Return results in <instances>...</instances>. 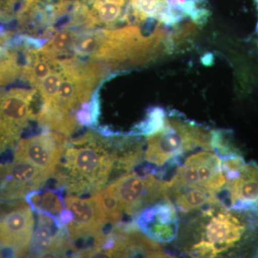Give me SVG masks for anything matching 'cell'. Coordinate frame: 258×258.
I'll list each match as a JSON object with an SVG mask.
<instances>
[{
    "instance_id": "obj_6",
    "label": "cell",
    "mask_w": 258,
    "mask_h": 258,
    "mask_svg": "<svg viewBox=\"0 0 258 258\" xmlns=\"http://www.w3.org/2000/svg\"><path fill=\"white\" fill-rule=\"evenodd\" d=\"M34 230V217L30 205L15 204L0 216L1 252L14 257L26 254Z\"/></svg>"
},
{
    "instance_id": "obj_3",
    "label": "cell",
    "mask_w": 258,
    "mask_h": 258,
    "mask_svg": "<svg viewBox=\"0 0 258 258\" xmlns=\"http://www.w3.org/2000/svg\"><path fill=\"white\" fill-rule=\"evenodd\" d=\"M212 132L175 118H166L160 130L149 136L144 147V159L161 167L197 149L212 151Z\"/></svg>"
},
{
    "instance_id": "obj_10",
    "label": "cell",
    "mask_w": 258,
    "mask_h": 258,
    "mask_svg": "<svg viewBox=\"0 0 258 258\" xmlns=\"http://www.w3.org/2000/svg\"><path fill=\"white\" fill-rule=\"evenodd\" d=\"M51 176L33 164L15 160L0 167V199L26 197L28 193L40 189Z\"/></svg>"
},
{
    "instance_id": "obj_16",
    "label": "cell",
    "mask_w": 258,
    "mask_h": 258,
    "mask_svg": "<svg viewBox=\"0 0 258 258\" xmlns=\"http://www.w3.org/2000/svg\"><path fill=\"white\" fill-rule=\"evenodd\" d=\"M76 42V35L71 30H61L52 37L50 42L42 47L41 52L44 54L56 59L57 54L64 53L74 46Z\"/></svg>"
},
{
    "instance_id": "obj_15",
    "label": "cell",
    "mask_w": 258,
    "mask_h": 258,
    "mask_svg": "<svg viewBox=\"0 0 258 258\" xmlns=\"http://www.w3.org/2000/svg\"><path fill=\"white\" fill-rule=\"evenodd\" d=\"M22 71L18 54L7 46L6 39L0 35V85L13 82Z\"/></svg>"
},
{
    "instance_id": "obj_7",
    "label": "cell",
    "mask_w": 258,
    "mask_h": 258,
    "mask_svg": "<svg viewBox=\"0 0 258 258\" xmlns=\"http://www.w3.org/2000/svg\"><path fill=\"white\" fill-rule=\"evenodd\" d=\"M168 181L198 185L217 193L222 191L226 184L221 159L216 153L209 150L191 154L178 166L174 175Z\"/></svg>"
},
{
    "instance_id": "obj_1",
    "label": "cell",
    "mask_w": 258,
    "mask_h": 258,
    "mask_svg": "<svg viewBox=\"0 0 258 258\" xmlns=\"http://www.w3.org/2000/svg\"><path fill=\"white\" fill-rule=\"evenodd\" d=\"M195 239L185 251L191 257H258V215L217 205L201 212Z\"/></svg>"
},
{
    "instance_id": "obj_17",
    "label": "cell",
    "mask_w": 258,
    "mask_h": 258,
    "mask_svg": "<svg viewBox=\"0 0 258 258\" xmlns=\"http://www.w3.org/2000/svg\"><path fill=\"white\" fill-rule=\"evenodd\" d=\"M64 79L63 71L52 70L48 76L39 85L38 88L42 99L45 102L43 107H50L55 103L61 83Z\"/></svg>"
},
{
    "instance_id": "obj_12",
    "label": "cell",
    "mask_w": 258,
    "mask_h": 258,
    "mask_svg": "<svg viewBox=\"0 0 258 258\" xmlns=\"http://www.w3.org/2000/svg\"><path fill=\"white\" fill-rule=\"evenodd\" d=\"M62 188L50 189L45 191H33L26 195L28 205L33 210L45 212L59 219L64 210V202L62 200Z\"/></svg>"
},
{
    "instance_id": "obj_9",
    "label": "cell",
    "mask_w": 258,
    "mask_h": 258,
    "mask_svg": "<svg viewBox=\"0 0 258 258\" xmlns=\"http://www.w3.org/2000/svg\"><path fill=\"white\" fill-rule=\"evenodd\" d=\"M139 230L158 243H170L179 233L178 210L169 198H163L143 209L134 217Z\"/></svg>"
},
{
    "instance_id": "obj_20",
    "label": "cell",
    "mask_w": 258,
    "mask_h": 258,
    "mask_svg": "<svg viewBox=\"0 0 258 258\" xmlns=\"http://www.w3.org/2000/svg\"><path fill=\"white\" fill-rule=\"evenodd\" d=\"M164 112L161 108H156L149 112V116L134 131L135 135H152L160 130L165 123Z\"/></svg>"
},
{
    "instance_id": "obj_4",
    "label": "cell",
    "mask_w": 258,
    "mask_h": 258,
    "mask_svg": "<svg viewBox=\"0 0 258 258\" xmlns=\"http://www.w3.org/2000/svg\"><path fill=\"white\" fill-rule=\"evenodd\" d=\"M119 200L124 215L134 219L151 204L168 198L165 181L153 174H125L110 184Z\"/></svg>"
},
{
    "instance_id": "obj_8",
    "label": "cell",
    "mask_w": 258,
    "mask_h": 258,
    "mask_svg": "<svg viewBox=\"0 0 258 258\" xmlns=\"http://www.w3.org/2000/svg\"><path fill=\"white\" fill-rule=\"evenodd\" d=\"M68 144L67 136L53 132L23 139L17 146L15 160L26 161L52 176Z\"/></svg>"
},
{
    "instance_id": "obj_18",
    "label": "cell",
    "mask_w": 258,
    "mask_h": 258,
    "mask_svg": "<svg viewBox=\"0 0 258 258\" xmlns=\"http://www.w3.org/2000/svg\"><path fill=\"white\" fill-rule=\"evenodd\" d=\"M211 147L221 159L242 154L231 140L230 135L221 131H212Z\"/></svg>"
},
{
    "instance_id": "obj_2",
    "label": "cell",
    "mask_w": 258,
    "mask_h": 258,
    "mask_svg": "<svg viewBox=\"0 0 258 258\" xmlns=\"http://www.w3.org/2000/svg\"><path fill=\"white\" fill-rule=\"evenodd\" d=\"M122 142L109 143L91 134L74 140L62 155L57 174V188L70 195L98 192L118 169Z\"/></svg>"
},
{
    "instance_id": "obj_11",
    "label": "cell",
    "mask_w": 258,
    "mask_h": 258,
    "mask_svg": "<svg viewBox=\"0 0 258 258\" xmlns=\"http://www.w3.org/2000/svg\"><path fill=\"white\" fill-rule=\"evenodd\" d=\"M167 197L182 214L203 212L222 205L216 191L198 185L165 181Z\"/></svg>"
},
{
    "instance_id": "obj_19",
    "label": "cell",
    "mask_w": 258,
    "mask_h": 258,
    "mask_svg": "<svg viewBox=\"0 0 258 258\" xmlns=\"http://www.w3.org/2000/svg\"><path fill=\"white\" fill-rule=\"evenodd\" d=\"M134 15L140 20L161 15L166 8V0H131Z\"/></svg>"
},
{
    "instance_id": "obj_5",
    "label": "cell",
    "mask_w": 258,
    "mask_h": 258,
    "mask_svg": "<svg viewBox=\"0 0 258 258\" xmlns=\"http://www.w3.org/2000/svg\"><path fill=\"white\" fill-rule=\"evenodd\" d=\"M35 92L24 88L0 91V150L18 140L33 116L30 106Z\"/></svg>"
},
{
    "instance_id": "obj_14",
    "label": "cell",
    "mask_w": 258,
    "mask_h": 258,
    "mask_svg": "<svg viewBox=\"0 0 258 258\" xmlns=\"http://www.w3.org/2000/svg\"><path fill=\"white\" fill-rule=\"evenodd\" d=\"M126 0H91L92 9L88 11L91 23L109 25L119 18Z\"/></svg>"
},
{
    "instance_id": "obj_13",
    "label": "cell",
    "mask_w": 258,
    "mask_h": 258,
    "mask_svg": "<svg viewBox=\"0 0 258 258\" xmlns=\"http://www.w3.org/2000/svg\"><path fill=\"white\" fill-rule=\"evenodd\" d=\"M30 62L23 69L22 74L25 79L35 88L38 87L52 71V67L57 64V59L49 57L40 51L28 52Z\"/></svg>"
}]
</instances>
